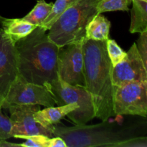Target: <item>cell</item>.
<instances>
[{
    "label": "cell",
    "instance_id": "16",
    "mask_svg": "<svg viewBox=\"0 0 147 147\" xmlns=\"http://www.w3.org/2000/svg\"><path fill=\"white\" fill-rule=\"evenodd\" d=\"M53 3H47L45 0H38L37 4L23 20L35 26H41L53 9Z\"/></svg>",
    "mask_w": 147,
    "mask_h": 147
},
{
    "label": "cell",
    "instance_id": "19",
    "mask_svg": "<svg viewBox=\"0 0 147 147\" xmlns=\"http://www.w3.org/2000/svg\"><path fill=\"white\" fill-rule=\"evenodd\" d=\"M106 50L112 65L115 66L126 57V53L122 50L114 40H106Z\"/></svg>",
    "mask_w": 147,
    "mask_h": 147
},
{
    "label": "cell",
    "instance_id": "23",
    "mask_svg": "<svg viewBox=\"0 0 147 147\" xmlns=\"http://www.w3.org/2000/svg\"><path fill=\"white\" fill-rule=\"evenodd\" d=\"M147 138L144 137H129L121 141L118 144L116 147H146Z\"/></svg>",
    "mask_w": 147,
    "mask_h": 147
},
{
    "label": "cell",
    "instance_id": "9",
    "mask_svg": "<svg viewBox=\"0 0 147 147\" xmlns=\"http://www.w3.org/2000/svg\"><path fill=\"white\" fill-rule=\"evenodd\" d=\"M10 120L12 124L11 136L17 138L20 136L42 134L48 137L53 136L50 129L43 127L34 121L33 114L40 110L39 105H15L8 106Z\"/></svg>",
    "mask_w": 147,
    "mask_h": 147
},
{
    "label": "cell",
    "instance_id": "5",
    "mask_svg": "<svg viewBox=\"0 0 147 147\" xmlns=\"http://www.w3.org/2000/svg\"><path fill=\"white\" fill-rule=\"evenodd\" d=\"M45 86L52 93L57 106L74 103L78 104V110L67 115L76 125L85 124L96 117L93 99L85 87L72 86L63 81L58 75L55 80Z\"/></svg>",
    "mask_w": 147,
    "mask_h": 147
},
{
    "label": "cell",
    "instance_id": "22",
    "mask_svg": "<svg viewBox=\"0 0 147 147\" xmlns=\"http://www.w3.org/2000/svg\"><path fill=\"white\" fill-rule=\"evenodd\" d=\"M136 44L139 55L143 60L144 65L147 68V30L140 33L139 38Z\"/></svg>",
    "mask_w": 147,
    "mask_h": 147
},
{
    "label": "cell",
    "instance_id": "11",
    "mask_svg": "<svg viewBox=\"0 0 147 147\" xmlns=\"http://www.w3.org/2000/svg\"><path fill=\"white\" fill-rule=\"evenodd\" d=\"M113 86H119L130 82H147V68L137 50L136 42L126 53L121 62L112 68Z\"/></svg>",
    "mask_w": 147,
    "mask_h": 147
},
{
    "label": "cell",
    "instance_id": "21",
    "mask_svg": "<svg viewBox=\"0 0 147 147\" xmlns=\"http://www.w3.org/2000/svg\"><path fill=\"white\" fill-rule=\"evenodd\" d=\"M2 107L0 105V140H7L12 137V124L10 119L2 113Z\"/></svg>",
    "mask_w": 147,
    "mask_h": 147
},
{
    "label": "cell",
    "instance_id": "7",
    "mask_svg": "<svg viewBox=\"0 0 147 147\" xmlns=\"http://www.w3.org/2000/svg\"><path fill=\"white\" fill-rule=\"evenodd\" d=\"M83 40L60 47L57 55V75L63 81L72 86L86 88Z\"/></svg>",
    "mask_w": 147,
    "mask_h": 147
},
{
    "label": "cell",
    "instance_id": "18",
    "mask_svg": "<svg viewBox=\"0 0 147 147\" xmlns=\"http://www.w3.org/2000/svg\"><path fill=\"white\" fill-rule=\"evenodd\" d=\"M132 0H99L97 4L98 14L106 11H129V6Z\"/></svg>",
    "mask_w": 147,
    "mask_h": 147
},
{
    "label": "cell",
    "instance_id": "20",
    "mask_svg": "<svg viewBox=\"0 0 147 147\" xmlns=\"http://www.w3.org/2000/svg\"><path fill=\"white\" fill-rule=\"evenodd\" d=\"M18 139H23L25 142L20 144V146L25 147H50L51 138L42 134L32 136H20Z\"/></svg>",
    "mask_w": 147,
    "mask_h": 147
},
{
    "label": "cell",
    "instance_id": "6",
    "mask_svg": "<svg viewBox=\"0 0 147 147\" xmlns=\"http://www.w3.org/2000/svg\"><path fill=\"white\" fill-rule=\"evenodd\" d=\"M114 115L146 117L147 82H130L113 86Z\"/></svg>",
    "mask_w": 147,
    "mask_h": 147
},
{
    "label": "cell",
    "instance_id": "1",
    "mask_svg": "<svg viewBox=\"0 0 147 147\" xmlns=\"http://www.w3.org/2000/svg\"><path fill=\"white\" fill-rule=\"evenodd\" d=\"M14 45L19 74L26 81L46 86L57 78L60 47L49 39L42 27L37 26Z\"/></svg>",
    "mask_w": 147,
    "mask_h": 147
},
{
    "label": "cell",
    "instance_id": "24",
    "mask_svg": "<svg viewBox=\"0 0 147 147\" xmlns=\"http://www.w3.org/2000/svg\"><path fill=\"white\" fill-rule=\"evenodd\" d=\"M50 147H67L65 143L62 138L55 136V138H51Z\"/></svg>",
    "mask_w": 147,
    "mask_h": 147
},
{
    "label": "cell",
    "instance_id": "8",
    "mask_svg": "<svg viewBox=\"0 0 147 147\" xmlns=\"http://www.w3.org/2000/svg\"><path fill=\"white\" fill-rule=\"evenodd\" d=\"M11 104L39 105L53 107L55 105V101L45 86L29 83L19 75L10 87L2 109H7Z\"/></svg>",
    "mask_w": 147,
    "mask_h": 147
},
{
    "label": "cell",
    "instance_id": "3",
    "mask_svg": "<svg viewBox=\"0 0 147 147\" xmlns=\"http://www.w3.org/2000/svg\"><path fill=\"white\" fill-rule=\"evenodd\" d=\"M98 1L77 0L49 29V39L59 47L83 40L86 37V26L98 14Z\"/></svg>",
    "mask_w": 147,
    "mask_h": 147
},
{
    "label": "cell",
    "instance_id": "17",
    "mask_svg": "<svg viewBox=\"0 0 147 147\" xmlns=\"http://www.w3.org/2000/svg\"><path fill=\"white\" fill-rule=\"evenodd\" d=\"M76 1L77 0H56L55 2L53 3L51 11L40 27H42L46 31L48 30L59 17L66 9L74 4Z\"/></svg>",
    "mask_w": 147,
    "mask_h": 147
},
{
    "label": "cell",
    "instance_id": "12",
    "mask_svg": "<svg viewBox=\"0 0 147 147\" xmlns=\"http://www.w3.org/2000/svg\"><path fill=\"white\" fill-rule=\"evenodd\" d=\"M78 104L76 103H69L57 107H46L43 110L40 109L36 111L33 116L37 123L52 131L54 125L60 123V121L70 112L78 110Z\"/></svg>",
    "mask_w": 147,
    "mask_h": 147
},
{
    "label": "cell",
    "instance_id": "4",
    "mask_svg": "<svg viewBox=\"0 0 147 147\" xmlns=\"http://www.w3.org/2000/svg\"><path fill=\"white\" fill-rule=\"evenodd\" d=\"M53 136L62 138L67 147H116L121 141L131 137L115 129L107 121L95 125L80 124L72 127L54 125Z\"/></svg>",
    "mask_w": 147,
    "mask_h": 147
},
{
    "label": "cell",
    "instance_id": "2",
    "mask_svg": "<svg viewBox=\"0 0 147 147\" xmlns=\"http://www.w3.org/2000/svg\"><path fill=\"white\" fill-rule=\"evenodd\" d=\"M86 88L91 96L96 117L104 121L113 113L112 65L106 50V41L85 37L83 40Z\"/></svg>",
    "mask_w": 147,
    "mask_h": 147
},
{
    "label": "cell",
    "instance_id": "10",
    "mask_svg": "<svg viewBox=\"0 0 147 147\" xmlns=\"http://www.w3.org/2000/svg\"><path fill=\"white\" fill-rule=\"evenodd\" d=\"M14 43L0 29V105H4L10 87L19 76Z\"/></svg>",
    "mask_w": 147,
    "mask_h": 147
},
{
    "label": "cell",
    "instance_id": "14",
    "mask_svg": "<svg viewBox=\"0 0 147 147\" xmlns=\"http://www.w3.org/2000/svg\"><path fill=\"white\" fill-rule=\"evenodd\" d=\"M111 22L101 14H98L88 24L86 38L96 41H106L109 38Z\"/></svg>",
    "mask_w": 147,
    "mask_h": 147
},
{
    "label": "cell",
    "instance_id": "13",
    "mask_svg": "<svg viewBox=\"0 0 147 147\" xmlns=\"http://www.w3.org/2000/svg\"><path fill=\"white\" fill-rule=\"evenodd\" d=\"M37 26L21 19L4 18L1 29L3 32L13 43L27 37Z\"/></svg>",
    "mask_w": 147,
    "mask_h": 147
},
{
    "label": "cell",
    "instance_id": "15",
    "mask_svg": "<svg viewBox=\"0 0 147 147\" xmlns=\"http://www.w3.org/2000/svg\"><path fill=\"white\" fill-rule=\"evenodd\" d=\"M129 32L142 33L147 30V0H132Z\"/></svg>",
    "mask_w": 147,
    "mask_h": 147
},
{
    "label": "cell",
    "instance_id": "25",
    "mask_svg": "<svg viewBox=\"0 0 147 147\" xmlns=\"http://www.w3.org/2000/svg\"><path fill=\"white\" fill-rule=\"evenodd\" d=\"M4 17H1V16L0 15V29H1V23H2V21H3V20H4Z\"/></svg>",
    "mask_w": 147,
    "mask_h": 147
}]
</instances>
